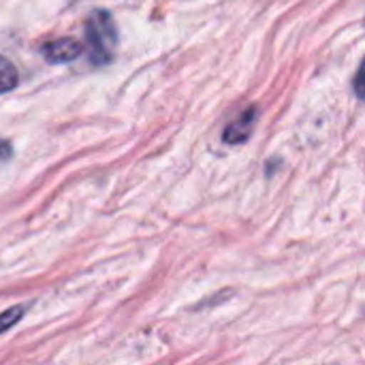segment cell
<instances>
[{
	"instance_id": "277c9868",
	"label": "cell",
	"mask_w": 365,
	"mask_h": 365,
	"mask_svg": "<svg viewBox=\"0 0 365 365\" xmlns=\"http://www.w3.org/2000/svg\"><path fill=\"white\" fill-rule=\"evenodd\" d=\"M17 81H19L17 68L4 56H0V94L11 92L17 86Z\"/></svg>"
},
{
	"instance_id": "5b68a950",
	"label": "cell",
	"mask_w": 365,
	"mask_h": 365,
	"mask_svg": "<svg viewBox=\"0 0 365 365\" xmlns=\"http://www.w3.org/2000/svg\"><path fill=\"white\" fill-rule=\"evenodd\" d=\"M24 310H26L24 306H13V308H9V310L0 312V336H2L4 331H9L13 325H17V323L21 321Z\"/></svg>"
},
{
	"instance_id": "3957f363",
	"label": "cell",
	"mask_w": 365,
	"mask_h": 365,
	"mask_svg": "<svg viewBox=\"0 0 365 365\" xmlns=\"http://www.w3.org/2000/svg\"><path fill=\"white\" fill-rule=\"evenodd\" d=\"M255 124H257V109L250 107L248 111H244L237 120H233V122L225 128V135H222L225 143H231V145L244 143V141L250 137Z\"/></svg>"
},
{
	"instance_id": "7a4b0ae2",
	"label": "cell",
	"mask_w": 365,
	"mask_h": 365,
	"mask_svg": "<svg viewBox=\"0 0 365 365\" xmlns=\"http://www.w3.org/2000/svg\"><path fill=\"white\" fill-rule=\"evenodd\" d=\"M83 51V45L71 36H64V38H56V41H49L41 47V53L47 62L51 64H64V62H71L75 60L77 56H81Z\"/></svg>"
},
{
	"instance_id": "6da1fadb",
	"label": "cell",
	"mask_w": 365,
	"mask_h": 365,
	"mask_svg": "<svg viewBox=\"0 0 365 365\" xmlns=\"http://www.w3.org/2000/svg\"><path fill=\"white\" fill-rule=\"evenodd\" d=\"M86 41L90 47V62L94 66L107 64L118 45V28L109 11L94 9L86 19Z\"/></svg>"
}]
</instances>
